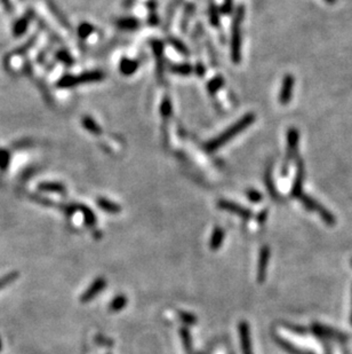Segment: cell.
I'll return each instance as SVG.
<instances>
[{"instance_id":"cell-1","label":"cell","mask_w":352,"mask_h":354,"mask_svg":"<svg viewBox=\"0 0 352 354\" xmlns=\"http://www.w3.org/2000/svg\"><path fill=\"white\" fill-rule=\"evenodd\" d=\"M256 116L253 114V112H249V114H246L243 118H240L238 122H236L233 124V125H231L230 127H228L223 133H221L213 140L208 141L207 144L205 145V149L207 150L208 153H213L216 152L217 149L221 148V147L224 146L226 142H229L230 140H232V139L238 135L241 132H244L247 127H249L252 125L253 123L255 122Z\"/></svg>"},{"instance_id":"cell-2","label":"cell","mask_w":352,"mask_h":354,"mask_svg":"<svg viewBox=\"0 0 352 354\" xmlns=\"http://www.w3.org/2000/svg\"><path fill=\"white\" fill-rule=\"evenodd\" d=\"M245 18V8L241 5L237 8L232 20L231 30V59L238 65L241 61V26Z\"/></svg>"},{"instance_id":"cell-3","label":"cell","mask_w":352,"mask_h":354,"mask_svg":"<svg viewBox=\"0 0 352 354\" xmlns=\"http://www.w3.org/2000/svg\"><path fill=\"white\" fill-rule=\"evenodd\" d=\"M104 77H105L104 73H102L100 70L88 71V73H84L79 75V76H71V75H68V76H64L60 79L58 82V86L61 88H74V86H78V85L101 82L102 79H104Z\"/></svg>"},{"instance_id":"cell-4","label":"cell","mask_w":352,"mask_h":354,"mask_svg":"<svg viewBox=\"0 0 352 354\" xmlns=\"http://www.w3.org/2000/svg\"><path fill=\"white\" fill-rule=\"evenodd\" d=\"M298 198L301 199V203L305 206L306 209H308L309 211H311V212H316L319 214L321 219H323L327 225H335V223H336L335 217L333 216V214L329 212L326 208H324L323 205L319 204L316 199H313L312 197H310L305 194H302Z\"/></svg>"},{"instance_id":"cell-5","label":"cell","mask_w":352,"mask_h":354,"mask_svg":"<svg viewBox=\"0 0 352 354\" xmlns=\"http://www.w3.org/2000/svg\"><path fill=\"white\" fill-rule=\"evenodd\" d=\"M298 141H300V133H298V131L295 129V127H290V129L287 131V155H286L285 167L282 169V176L287 175L289 163L296 158Z\"/></svg>"},{"instance_id":"cell-6","label":"cell","mask_w":352,"mask_h":354,"mask_svg":"<svg viewBox=\"0 0 352 354\" xmlns=\"http://www.w3.org/2000/svg\"><path fill=\"white\" fill-rule=\"evenodd\" d=\"M312 330L318 337L327 338V340H333V341L341 342V343H344L348 341V336L346 334L340 333V331L333 329V328H329V327L319 325V323H315V325H312Z\"/></svg>"},{"instance_id":"cell-7","label":"cell","mask_w":352,"mask_h":354,"mask_svg":"<svg viewBox=\"0 0 352 354\" xmlns=\"http://www.w3.org/2000/svg\"><path fill=\"white\" fill-rule=\"evenodd\" d=\"M295 84V79L290 74L286 75L282 79V89H280L279 94V102L282 105H286L290 102L291 95H293V88Z\"/></svg>"},{"instance_id":"cell-8","label":"cell","mask_w":352,"mask_h":354,"mask_svg":"<svg viewBox=\"0 0 352 354\" xmlns=\"http://www.w3.org/2000/svg\"><path fill=\"white\" fill-rule=\"evenodd\" d=\"M304 181V164L303 161L298 158L296 164V175H295L294 183L291 187V196L293 197H300L302 194V187H303Z\"/></svg>"},{"instance_id":"cell-9","label":"cell","mask_w":352,"mask_h":354,"mask_svg":"<svg viewBox=\"0 0 352 354\" xmlns=\"http://www.w3.org/2000/svg\"><path fill=\"white\" fill-rule=\"evenodd\" d=\"M217 205H218L219 209L229 211V212L237 214V216L243 217V218H245V219H248V218L252 217L251 211H249L248 209L244 208V206L237 204V203L226 201V199H221V201H218Z\"/></svg>"},{"instance_id":"cell-10","label":"cell","mask_w":352,"mask_h":354,"mask_svg":"<svg viewBox=\"0 0 352 354\" xmlns=\"http://www.w3.org/2000/svg\"><path fill=\"white\" fill-rule=\"evenodd\" d=\"M151 47H152L154 59H156V65H157V75L160 81H162L164 78V45H162L161 41L159 40H153L151 43Z\"/></svg>"},{"instance_id":"cell-11","label":"cell","mask_w":352,"mask_h":354,"mask_svg":"<svg viewBox=\"0 0 352 354\" xmlns=\"http://www.w3.org/2000/svg\"><path fill=\"white\" fill-rule=\"evenodd\" d=\"M105 287H107V281H105V278L103 277L97 278V280L94 281L92 285H90V287L84 292V295L81 296L80 300L82 303H88L89 300L95 298L102 290L105 289Z\"/></svg>"},{"instance_id":"cell-12","label":"cell","mask_w":352,"mask_h":354,"mask_svg":"<svg viewBox=\"0 0 352 354\" xmlns=\"http://www.w3.org/2000/svg\"><path fill=\"white\" fill-rule=\"evenodd\" d=\"M269 261H270V248L264 246L260 252L259 267H257V280L260 282H263L266 278Z\"/></svg>"},{"instance_id":"cell-13","label":"cell","mask_w":352,"mask_h":354,"mask_svg":"<svg viewBox=\"0 0 352 354\" xmlns=\"http://www.w3.org/2000/svg\"><path fill=\"white\" fill-rule=\"evenodd\" d=\"M239 335L240 343L243 348L244 354H253L252 343H251V333H249L248 325L246 322H241L239 325Z\"/></svg>"},{"instance_id":"cell-14","label":"cell","mask_w":352,"mask_h":354,"mask_svg":"<svg viewBox=\"0 0 352 354\" xmlns=\"http://www.w3.org/2000/svg\"><path fill=\"white\" fill-rule=\"evenodd\" d=\"M139 67H140V63L138 61L124 58L122 59V61H120L119 70L120 73L125 75V76H131V75H133L135 71L139 69Z\"/></svg>"},{"instance_id":"cell-15","label":"cell","mask_w":352,"mask_h":354,"mask_svg":"<svg viewBox=\"0 0 352 354\" xmlns=\"http://www.w3.org/2000/svg\"><path fill=\"white\" fill-rule=\"evenodd\" d=\"M32 15H33L32 12H28L23 17L21 18V20H18L16 22V24H15V26H14V35L15 36L18 37V36L23 35V33L25 32V30L28 29V25L30 23V21H31Z\"/></svg>"},{"instance_id":"cell-16","label":"cell","mask_w":352,"mask_h":354,"mask_svg":"<svg viewBox=\"0 0 352 354\" xmlns=\"http://www.w3.org/2000/svg\"><path fill=\"white\" fill-rule=\"evenodd\" d=\"M38 188H39V190L45 191V193H66V187L59 182H43L38 186Z\"/></svg>"},{"instance_id":"cell-17","label":"cell","mask_w":352,"mask_h":354,"mask_svg":"<svg viewBox=\"0 0 352 354\" xmlns=\"http://www.w3.org/2000/svg\"><path fill=\"white\" fill-rule=\"evenodd\" d=\"M275 340L280 346H282L283 350H286V351L288 353H290V354H313V353L309 352V351H303V350L297 349L296 346H294L293 344H290L288 341L283 340V338L279 337V336H275Z\"/></svg>"},{"instance_id":"cell-18","label":"cell","mask_w":352,"mask_h":354,"mask_svg":"<svg viewBox=\"0 0 352 354\" xmlns=\"http://www.w3.org/2000/svg\"><path fill=\"white\" fill-rule=\"evenodd\" d=\"M223 241H224V229L221 227H216L214 229L213 235H211L210 247L211 250H217L222 246Z\"/></svg>"},{"instance_id":"cell-19","label":"cell","mask_w":352,"mask_h":354,"mask_svg":"<svg viewBox=\"0 0 352 354\" xmlns=\"http://www.w3.org/2000/svg\"><path fill=\"white\" fill-rule=\"evenodd\" d=\"M170 71L175 75H180V76H189V75L194 74L195 67L189 63H180V65H173L170 67Z\"/></svg>"},{"instance_id":"cell-20","label":"cell","mask_w":352,"mask_h":354,"mask_svg":"<svg viewBox=\"0 0 352 354\" xmlns=\"http://www.w3.org/2000/svg\"><path fill=\"white\" fill-rule=\"evenodd\" d=\"M97 205L100 206L102 210H104L105 212H109V213H119L120 210H122L118 204L109 201L107 198H102V197L97 199Z\"/></svg>"},{"instance_id":"cell-21","label":"cell","mask_w":352,"mask_h":354,"mask_svg":"<svg viewBox=\"0 0 352 354\" xmlns=\"http://www.w3.org/2000/svg\"><path fill=\"white\" fill-rule=\"evenodd\" d=\"M81 123H82V125H84L85 129L88 132H90L92 134L100 135V134H102V132H103L101 129V126L98 125L95 120H94L93 118L88 117V116H86V117H82Z\"/></svg>"},{"instance_id":"cell-22","label":"cell","mask_w":352,"mask_h":354,"mask_svg":"<svg viewBox=\"0 0 352 354\" xmlns=\"http://www.w3.org/2000/svg\"><path fill=\"white\" fill-rule=\"evenodd\" d=\"M117 25L124 30H136L140 26V22L135 17H123L117 21Z\"/></svg>"},{"instance_id":"cell-23","label":"cell","mask_w":352,"mask_h":354,"mask_svg":"<svg viewBox=\"0 0 352 354\" xmlns=\"http://www.w3.org/2000/svg\"><path fill=\"white\" fill-rule=\"evenodd\" d=\"M74 208H75V210L78 209L79 211H81L82 214H84V217H85V221H86L87 225L93 226V225L96 224L95 214H94L93 211L90 210L89 208H87V206H84V205H80V204L74 205Z\"/></svg>"},{"instance_id":"cell-24","label":"cell","mask_w":352,"mask_h":354,"mask_svg":"<svg viewBox=\"0 0 352 354\" xmlns=\"http://www.w3.org/2000/svg\"><path fill=\"white\" fill-rule=\"evenodd\" d=\"M127 305V298L125 296H118L112 300L111 304L109 305L110 312H119Z\"/></svg>"},{"instance_id":"cell-25","label":"cell","mask_w":352,"mask_h":354,"mask_svg":"<svg viewBox=\"0 0 352 354\" xmlns=\"http://www.w3.org/2000/svg\"><path fill=\"white\" fill-rule=\"evenodd\" d=\"M223 82L224 81H223V77H221V76H217V77L211 79V81H210V83H208V85H207V88L211 95H214V94L222 88L223 84H224Z\"/></svg>"},{"instance_id":"cell-26","label":"cell","mask_w":352,"mask_h":354,"mask_svg":"<svg viewBox=\"0 0 352 354\" xmlns=\"http://www.w3.org/2000/svg\"><path fill=\"white\" fill-rule=\"evenodd\" d=\"M169 43L172 46L175 48V50L180 53V54H182L184 56H189V50L187 48V46L182 43V41L175 38H169Z\"/></svg>"},{"instance_id":"cell-27","label":"cell","mask_w":352,"mask_h":354,"mask_svg":"<svg viewBox=\"0 0 352 354\" xmlns=\"http://www.w3.org/2000/svg\"><path fill=\"white\" fill-rule=\"evenodd\" d=\"M160 114L165 119H167L172 114V102H170L169 97H165L164 101H162L160 105Z\"/></svg>"},{"instance_id":"cell-28","label":"cell","mask_w":352,"mask_h":354,"mask_svg":"<svg viewBox=\"0 0 352 354\" xmlns=\"http://www.w3.org/2000/svg\"><path fill=\"white\" fill-rule=\"evenodd\" d=\"M93 31H94V26L89 23H81L78 28V35L82 39L87 38V37H88Z\"/></svg>"},{"instance_id":"cell-29","label":"cell","mask_w":352,"mask_h":354,"mask_svg":"<svg viewBox=\"0 0 352 354\" xmlns=\"http://www.w3.org/2000/svg\"><path fill=\"white\" fill-rule=\"evenodd\" d=\"M180 335H181V338H182V343L184 345V349L187 350L189 353H190L191 352V336H190V333H189V331L185 328H182L180 330Z\"/></svg>"},{"instance_id":"cell-30","label":"cell","mask_w":352,"mask_h":354,"mask_svg":"<svg viewBox=\"0 0 352 354\" xmlns=\"http://www.w3.org/2000/svg\"><path fill=\"white\" fill-rule=\"evenodd\" d=\"M266 184H267L269 191H270L271 196H272V197L277 196V193H276L275 186H274V183H272V178H271V165H270V167H269L268 171H267V173H266Z\"/></svg>"},{"instance_id":"cell-31","label":"cell","mask_w":352,"mask_h":354,"mask_svg":"<svg viewBox=\"0 0 352 354\" xmlns=\"http://www.w3.org/2000/svg\"><path fill=\"white\" fill-rule=\"evenodd\" d=\"M195 9H196V7H195V5H192V3H189V5H187V7H185L184 18L187 17V20H185L182 23V30H183V31H185V29H187L188 22H189V20H190V17L192 16V14H194ZM184 18H183V20H184Z\"/></svg>"},{"instance_id":"cell-32","label":"cell","mask_w":352,"mask_h":354,"mask_svg":"<svg viewBox=\"0 0 352 354\" xmlns=\"http://www.w3.org/2000/svg\"><path fill=\"white\" fill-rule=\"evenodd\" d=\"M210 18H211V23L213 25H218V8L215 6V3H211L210 6Z\"/></svg>"},{"instance_id":"cell-33","label":"cell","mask_w":352,"mask_h":354,"mask_svg":"<svg viewBox=\"0 0 352 354\" xmlns=\"http://www.w3.org/2000/svg\"><path fill=\"white\" fill-rule=\"evenodd\" d=\"M246 195H247V197L249 201H252V202H254V203H260L261 201H262V194L260 193V191H257L255 189H249L246 191Z\"/></svg>"},{"instance_id":"cell-34","label":"cell","mask_w":352,"mask_h":354,"mask_svg":"<svg viewBox=\"0 0 352 354\" xmlns=\"http://www.w3.org/2000/svg\"><path fill=\"white\" fill-rule=\"evenodd\" d=\"M180 318L185 323V325H195V323H197L196 316L190 314V313H187V312H185V313L184 312H181Z\"/></svg>"},{"instance_id":"cell-35","label":"cell","mask_w":352,"mask_h":354,"mask_svg":"<svg viewBox=\"0 0 352 354\" xmlns=\"http://www.w3.org/2000/svg\"><path fill=\"white\" fill-rule=\"evenodd\" d=\"M17 277V273H10L8 275L0 278V289H2L3 287H6L7 284L12 283V282Z\"/></svg>"},{"instance_id":"cell-36","label":"cell","mask_w":352,"mask_h":354,"mask_svg":"<svg viewBox=\"0 0 352 354\" xmlns=\"http://www.w3.org/2000/svg\"><path fill=\"white\" fill-rule=\"evenodd\" d=\"M8 163H9V154L5 152V150H2V152H0V169L5 170Z\"/></svg>"},{"instance_id":"cell-37","label":"cell","mask_w":352,"mask_h":354,"mask_svg":"<svg viewBox=\"0 0 352 354\" xmlns=\"http://www.w3.org/2000/svg\"><path fill=\"white\" fill-rule=\"evenodd\" d=\"M232 6H233V0H224L221 6V12L223 14L231 13V10H232Z\"/></svg>"},{"instance_id":"cell-38","label":"cell","mask_w":352,"mask_h":354,"mask_svg":"<svg viewBox=\"0 0 352 354\" xmlns=\"http://www.w3.org/2000/svg\"><path fill=\"white\" fill-rule=\"evenodd\" d=\"M58 58L68 66H71V65H72V62H73L72 59H71V56L66 52H60L59 55H58Z\"/></svg>"},{"instance_id":"cell-39","label":"cell","mask_w":352,"mask_h":354,"mask_svg":"<svg viewBox=\"0 0 352 354\" xmlns=\"http://www.w3.org/2000/svg\"><path fill=\"white\" fill-rule=\"evenodd\" d=\"M195 70H196L197 75H198V76H200V77H203L204 75H205V67H204L203 63H198V65L195 67Z\"/></svg>"},{"instance_id":"cell-40","label":"cell","mask_w":352,"mask_h":354,"mask_svg":"<svg viewBox=\"0 0 352 354\" xmlns=\"http://www.w3.org/2000/svg\"><path fill=\"white\" fill-rule=\"evenodd\" d=\"M267 217H268V211H267V210H264L263 212H261V213H260L259 219H257V220H260L261 223H263V221L267 219Z\"/></svg>"},{"instance_id":"cell-41","label":"cell","mask_w":352,"mask_h":354,"mask_svg":"<svg viewBox=\"0 0 352 354\" xmlns=\"http://www.w3.org/2000/svg\"><path fill=\"white\" fill-rule=\"evenodd\" d=\"M135 1V0H125L124 1V7H130L133 5V2Z\"/></svg>"},{"instance_id":"cell-42","label":"cell","mask_w":352,"mask_h":354,"mask_svg":"<svg viewBox=\"0 0 352 354\" xmlns=\"http://www.w3.org/2000/svg\"><path fill=\"white\" fill-rule=\"evenodd\" d=\"M325 1H326L327 3H329V5H334V3H336V1H338V0H325Z\"/></svg>"},{"instance_id":"cell-43","label":"cell","mask_w":352,"mask_h":354,"mask_svg":"<svg viewBox=\"0 0 352 354\" xmlns=\"http://www.w3.org/2000/svg\"><path fill=\"white\" fill-rule=\"evenodd\" d=\"M351 325H352V312H351Z\"/></svg>"},{"instance_id":"cell-44","label":"cell","mask_w":352,"mask_h":354,"mask_svg":"<svg viewBox=\"0 0 352 354\" xmlns=\"http://www.w3.org/2000/svg\"><path fill=\"white\" fill-rule=\"evenodd\" d=\"M0 349H1V342H0Z\"/></svg>"}]
</instances>
